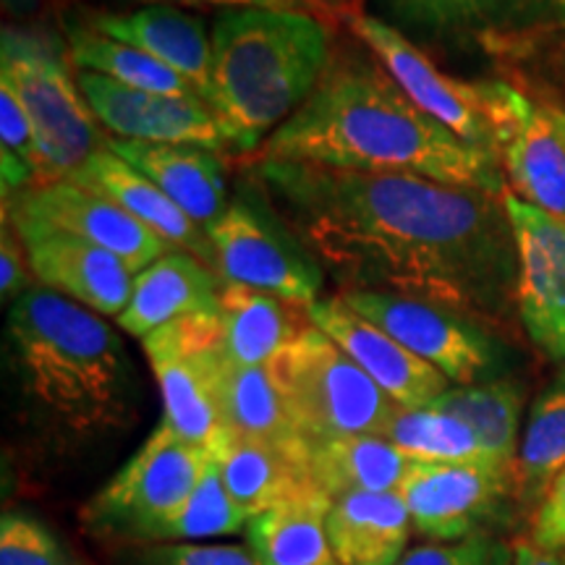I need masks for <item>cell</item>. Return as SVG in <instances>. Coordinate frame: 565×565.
Masks as SVG:
<instances>
[{
	"mask_svg": "<svg viewBox=\"0 0 565 565\" xmlns=\"http://www.w3.org/2000/svg\"><path fill=\"white\" fill-rule=\"evenodd\" d=\"M547 116L553 118V124L557 126V131H561V137L565 139V108H545Z\"/></svg>",
	"mask_w": 565,
	"mask_h": 565,
	"instance_id": "44",
	"label": "cell"
},
{
	"mask_svg": "<svg viewBox=\"0 0 565 565\" xmlns=\"http://www.w3.org/2000/svg\"><path fill=\"white\" fill-rule=\"evenodd\" d=\"M150 565H263L242 545H192L166 542L150 553Z\"/></svg>",
	"mask_w": 565,
	"mask_h": 565,
	"instance_id": "37",
	"label": "cell"
},
{
	"mask_svg": "<svg viewBox=\"0 0 565 565\" xmlns=\"http://www.w3.org/2000/svg\"><path fill=\"white\" fill-rule=\"evenodd\" d=\"M68 181L116 202L118 207L129 212L134 221L158 233L162 242L171 244L173 249L194 254L215 270V254H212L207 231L200 228L179 204L168 200L162 189L154 186L145 173H139L116 152H110L108 147L92 154Z\"/></svg>",
	"mask_w": 565,
	"mask_h": 565,
	"instance_id": "20",
	"label": "cell"
},
{
	"mask_svg": "<svg viewBox=\"0 0 565 565\" xmlns=\"http://www.w3.org/2000/svg\"><path fill=\"white\" fill-rule=\"evenodd\" d=\"M513 565H563V561L557 557V553H547V550L536 547L529 540L513 545Z\"/></svg>",
	"mask_w": 565,
	"mask_h": 565,
	"instance_id": "42",
	"label": "cell"
},
{
	"mask_svg": "<svg viewBox=\"0 0 565 565\" xmlns=\"http://www.w3.org/2000/svg\"><path fill=\"white\" fill-rule=\"evenodd\" d=\"M275 215L343 291L419 299L494 317L519 286L505 204L406 173H351L259 160Z\"/></svg>",
	"mask_w": 565,
	"mask_h": 565,
	"instance_id": "1",
	"label": "cell"
},
{
	"mask_svg": "<svg viewBox=\"0 0 565 565\" xmlns=\"http://www.w3.org/2000/svg\"><path fill=\"white\" fill-rule=\"evenodd\" d=\"M249 513L236 505L231 492L225 490L221 466L212 456L207 469L189 494V500L168 524L162 542H192V540H215V536H231L246 532Z\"/></svg>",
	"mask_w": 565,
	"mask_h": 565,
	"instance_id": "33",
	"label": "cell"
},
{
	"mask_svg": "<svg viewBox=\"0 0 565 565\" xmlns=\"http://www.w3.org/2000/svg\"><path fill=\"white\" fill-rule=\"evenodd\" d=\"M341 565H398L408 553L412 515L395 492H359L338 498L324 519Z\"/></svg>",
	"mask_w": 565,
	"mask_h": 565,
	"instance_id": "23",
	"label": "cell"
},
{
	"mask_svg": "<svg viewBox=\"0 0 565 565\" xmlns=\"http://www.w3.org/2000/svg\"><path fill=\"white\" fill-rule=\"evenodd\" d=\"M545 6L555 13L557 19L565 21V0H545Z\"/></svg>",
	"mask_w": 565,
	"mask_h": 565,
	"instance_id": "45",
	"label": "cell"
},
{
	"mask_svg": "<svg viewBox=\"0 0 565 565\" xmlns=\"http://www.w3.org/2000/svg\"><path fill=\"white\" fill-rule=\"evenodd\" d=\"M324 508H278L252 515L246 524L249 550L263 565H341L328 529Z\"/></svg>",
	"mask_w": 565,
	"mask_h": 565,
	"instance_id": "30",
	"label": "cell"
},
{
	"mask_svg": "<svg viewBox=\"0 0 565 565\" xmlns=\"http://www.w3.org/2000/svg\"><path fill=\"white\" fill-rule=\"evenodd\" d=\"M353 312L440 370L450 383L477 385L498 366V349L469 317L419 299L377 291H341Z\"/></svg>",
	"mask_w": 565,
	"mask_h": 565,
	"instance_id": "11",
	"label": "cell"
},
{
	"mask_svg": "<svg viewBox=\"0 0 565 565\" xmlns=\"http://www.w3.org/2000/svg\"><path fill=\"white\" fill-rule=\"evenodd\" d=\"M503 204L519 252V303L526 333L555 362H565V223L515 194Z\"/></svg>",
	"mask_w": 565,
	"mask_h": 565,
	"instance_id": "14",
	"label": "cell"
},
{
	"mask_svg": "<svg viewBox=\"0 0 565 565\" xmlns=\"http://www.w3.org/2000/svg\"><path fill=\"white\" fill-rule=\"evenodd\" d=\"M207 236L215 254V273L228 286L278 296L299 307L320 299L324 278L320 263L286 225L252 204L233 202Z\"/></svg>",
	"mask_w": 565,
	"mask_h": 565,
	"instance_id": "10",
	"label": "cell"
},
{
	"mask_svg": "<svg viewBox=\"0 0 565 565\" xmlns=\"http://www.w3.org/2000/svg\"><path fill=\"white\" fill-rule=\"evenodd\" d=\"M217 404H221L225 435L270 445L307 440L288 416L267 366H236L225 359Z\"/></svg>",
	"mask_w": 565,
	"mask_h": 565,
	"instance_id": "27",
	"label": "cell"
},
{
	"mask_svg": "<svg viewBox=\"0 0 565 565\" xmlns=\"http://www.w3.org/2000/svg\"><path fill=\"white\" fill-rule=\"evenodd\" d=\"M105 147L145 173L200 228L210 231L231 210L228 179L215 152L192 145H154L134 139H110Z\"/></svg>",
	"mask_w": 565,
	"mask_h": 565,
	"instance_id": "21",
	"label": "cell"
},
{
	"mask_svg": "<svg viewBox=\"0 0 565 565\" xmlns=\"http://www.w3.org/2000/svg\"><path fill=\"white\" fill-rule=\"evenodd\" d=\"M53 0H3V11L13 19H32Z\"/></svg>",
	"mask_w": 565,
	"mask_h": 565,
	"instance_id": "43",
	"label": "cell"
},
{
	"mask_svg": "<svg viewBox=\"0 0 565 565\" xmlns=\"http://www.w3.org/2000/svg\"><path fill=\"white\" fill-rule=\"evenodd\" d=\"M565 469V370L534 401L513 471V500L536 511Z\"/></svg>",
	"mask_w": 565,
	"mask_h": 565,
	"instance_id": "29",
	"label": "cell"
},
{
	"mask_svg": "<svg viewBox=\"0 0 565 565\" xmlns=\"http://www.w3.org/2000/svg\"><path fill=\"white\" fill-rule=\"evenodd\" d=\"M296 429L307 440L383 437L398 404L353 359L309 324L267 364Z\"/></svg>",
	"mask_w": 565,
	"mask_h": 565,
	"instance_id": "5",
	"label": "cell"
},
{
	"mask_svg": "<svg viewBox=\"0 0 565 565\" xmlns=\"http://www.w3.org/2000/svg\"><path fill=\"white\" fill-rule=\"evenodd\" d=\"M97 121L121 139L154 145H192L210 152L244 150V141L202 97H175L134 89L126 84L79 71L76 76Z\"/></svg>",
	"mask_w": 565,
	"mask_h": 565,
	"instance_id": "12",
	"label": "cell"
},
{
	"mask_svg": "<svg viewBox=\"0 0 565 565\" xmlns=\"http://www.w3.org/2000/svg\"><path fill=\"white\" fill-rule=\"evenodd\" d=\"M139 3H179V6H223V9H270L307 13V17L322 19L324 24L335 19H349L353 11L349 0H139Z\"/></svg>",
	"mask_w": 565,
	"mask_h": 565,
	"instance_id": "36",
	"label": "cell"
},
{
	"mask_svg": "<svg viewBox=\"0 0 565 565\" xmlns=\"http://www.w3.org/2000/svg\"><path fill=\"white\" fill-rule=\"evenodd\" d=\"M0 147L24 160L40 179V152L30 116L21 108L17 95L3 84H0Z\"/></svg>",
	"mask_w": 565,
	"mask_h": 565,
	"instance_id": "38",
	"label": "cell"
},
{
	"mask_svg": "<svg viewBox=\"0 0 565 565\" xmlns=\"http://www.w3.org/2000/svg\"><path fill=\"white\" fill-rule=\"evenodd\" d=\"M87 30L152 55L173 68L210 103L212 34L204 21L175 6L154 3L129 13H95Z\"/></svg>",
	"mask_w": 565,
	"mask_h": 565,
	"instance_id": "19",
	"label": "cell"
},
{
	"mask_svg": "<svg viewBox=\"0 0 565 565\" xmlns=\"http://www.w3.org/2000/svg\"><path fill=\"white\" fill-rule=\"evenodd\" d=\"M0 565H76V561L32 515L6 513L0 521Z\"/></svg>",
	"mask_w": 565,
	"mask_h": 565,
	"instance_id": "34",
	"label": "cell"
},
{
	"mask_svg": "<svg viewBox=\"0 0 565 565\" xmlns=\"http://www.w3.org/2000/svg\"><path fill=\"white\" fill-rule=\"evenodd\" d=\"M524 393L511 380L448 387L429 408L456 416L482 443L492 466L513 475L519 458V424Z\"/></svg>",
	"mask_w": 565,
	"mask_h": 565,
	"instance_id": "28",
	"label": "cell"
},
{
	"mask_svg": "<svg viewBox=\"0 0 565 565\" xmlns=\"http://www.w3.org/2000/svg\"><path fill=\"white\" fill-rule=\"evenodd\" d=\"M162 395V422L183 440L221 448L225 427L217 385L225 362L217 312L181 317L141 341Z\"/></svg>",
	"mask_w": 565,
	"mask_h": 565,
	"instance_id": "9",
	"label": "cell"
},
{
	"mask_svg": "<svg viewBox=\"0 0 565 565\" xmlns=\"http://www.w3.org/2000/svg\"><path fill=\"white\" fill-rule=\"evenodd\" d=\"M330 68V30L307 13L225 11L212 26L210 105L254 150L280 129Z\"/></svg>",
	"mask_w": 565,
	"mask_h": 565,
	"instance_id": "4",
	"label": "cell"
},
{
	"mask_svg": "<svg viewBox=\"0 0 565 565\" xmlns=\"http://www.w3.org/2000/svg\"><path fill=\"white\" fill-rule=\"evenodd\" d=\"M351 173H406L498 194L492 158L416 108L387 71L338 61L309 100L265 141L263 158Z\"/></svg>",
	"mask_w": 565,
	"mask_h": 565,
	"instance_id": "2",
	"label": "cell"
},
{
	"mask_svg": "<svg viewBox=\"0 0 565 565\" xmlns=\"http://www.w3.org/2000/svg\"><path fill=\"white\" fill-rule=\"evenodd\" d=\"M9 356L21 393L74 437L124 429L137 414V380L121 335L82 303L30 288L11 303Z\"/></svg>",
	"mask_w": 565,
	"mask_h": 565,
	"instance_id": "3",
	"label": "cell"
},
{
	"mask_svg": "<svg viewBox=\"0 0 565 565\" xmlns=\"http://www.w3.org/2000/svg\"><path fill=\"white\" fill-rule=\"evenodd\" d=\"M68 58L74 66H79V71H95V74L121 82L126 87L175 97H202L181 74L162 66L152 55L103 38L87 26H76L68 32Z\"/></svg>",
	"mask_w": 565,
	"mask_h": 565,
	"instance_id": "31",
	"label": "cell"
},
{
	"mask_svg": "<svg viewBox=\"0 0 565 565\" xmlns=\"http://www.w3.org/2000/svg\"><path fill=\"white\" fill-rule=\"evenodd\" d=\"M212 456L221 466L225 490L249 519L278 508H333L309 469V440L270 445L225 435Z\"/></svg>",
	"mask_w": 565,
	"mask_h": 565,
	"instance_id": "18",
	"label": "cell"
},
{
	"mask_svg": "<svg viewBox=\"0 0 565 565\" xmlns=\"http://www.w3.org/2000/svg\"><path fill=\"white\" fill-rule=\"evenodd\" d=\"M424 540L461 542L484 532L513 498V475L487 463L412 461L398 487Z\"/></svg>",
	"mask_w": 565,
	"mask_h": 565,
	"instance_id": "13",
	"label": "cell"
},
{
	"mask_svg": "<svg viewBox=\"0 0 565 565\" xmlns=\"http://www.w3.org/2000/svg\"><path fill=\"white\" fill-rule=\"evenodd\" d=\"M398 565H513V547L492 534H477L461 542L414 547Z\"/></svg>",
	"mask_w": 565,
	"mask_h": 565,
	"instance_id": "35",
	"label": "cell"
},
{
	"mask_svg": "<svg viewBox=\"0 0 565 565\" xmlns=\"http://www.w3.org/2000/svg\"><path fill=\"white\" fill-rule=\"evenodd\" d=\"M3 210H11V217L55 225L84 242L103 246L118 259H124L134 273H141L173 252L171 244L162 242L158 233L145 228L139 221H134L116 202L92 194L71 181L40 183V186L26 189L11 202H6Z\"/></svg>",
	"mask_w": 565,
	"mask_h": 565,
	"instance_id": "16",
	"label": "cell"
},
{
	"mask_svg": "<svg viewBox=\"0 0 565 565\" xmlns=\"http://www.w3.org/2000/svg\"><path fill=\"white\" fill-rule=\"evenodd\" d=\"M500 158L519 200L565 223V139L545 108L521 97L515 121L500 141Z\"/></svg>",
	"mask_w": 565,
	"mask_h": 565,
	"instance_id": "24",
	"label": "cell"
},
{
	"mask_svg": "<svg viewBox=\"0 0 565 565\" xmlns=\"http://www.w3.org/2000/svg\"><path fill=\"white\" fill-rule=\"evenodd\" d=\"M11 225L24 246L32 275L42 286L100 317L118 320L124 315L137 278L124 259L55 225L24 217H11Z\"/></svg>",
	"mask_w": 565,
	"mask_h": 565,
	"instance_id": "15",
	"label": "cell"
},
{
	"mask_svg": "<svg viewBox=\"0 0 565 565\" xmlns=\"http://www.w3.org/2000/svg\"><path fill=\"white\" fill-rule=\"evenodd\" d=\"M532 542L547 553H565V469L532 513Z\"/></svg>",
	"mask_w": 565,
	"mask_h": 565,
	"instance_id": "39",
	"label": "cell"
},
{
	"mask_svg": "<svg viewBox=\"0 0 565 565\" xmlns=\"http://www.w3.org/2000/svg\"><path fill=\"white\" fill-rule=\"evenodd\" d=\"M412 458L385 437L356 435L309 440V469L330 500L359 492H395Z\"/></svg>",
	"mask_w": 565,
	"mask_h": 565,
	"instance_id": "26",
	"label": "cell"
},
{
	"mask_svg": "<svg viewBox=\"0 0 565 565\" xmlns=\"http://www.w3.org/2000/svg\"><path fill=\"white\" fill-rule=\"evenodd\" d=\"M385 440H391L401 454L422 463H490L482 443L456 416L437 408H404L387 424ZM498 469V466H494Z\"/></svg>",
	"mask_w": 565,
	"mask_h": 565,
	"instance_id": "32",
	"label": "cell"
},
{
	"mask_svg": "<svg viewBox=\"0 0 565 565\" xmlns=\"http://www.w3.org/2000/svg\"><path fill=\"white\" fill-rule=\"evenodd\" d=\"M307 315L315 328L333 338L398 406L424 408L450 387V380L440 370L401 345L366 317L353 312L341 296L317 299L307 307Z\"/></svg>",
	"mask_w": 565,
	"mask_h": 565,
	"instance_id": "17",
	"label": "cell"
},
{
	"mask_svg": "<svg viewBox=\"0 0 565 565\" xmlns=\"http://www.w3.org/2000/svg\"><path fill=\"white\" fill-rule=\"evenodd\" d=\"M563 565H565V557H563Z\"/></svg>",
	"mask_w": 565,
	"mask_h": 565,
	"instance_id": "46",
	"label": "cell"
},
{
	"mask_svg": "<svg viewBox=\"0 0 565 565\" xmlns=\"http://www.w3.org/2000/svg\"><path fill=\"white\" fill-rule=\"evenodd\" d=\"M212 454L183 440L166 422L147 437L110 484L92 498L84 519L108 534L162 542V534L200 484Z\"/></svg>",
	"mask_w": 565,
	"mask_h": 565,
	"instance_id": "8",
	"label": "cell"
},
{
	"mask_svg": "<svg viewBox=\"0 0 565 565\" xmlns=\"http://www.w3.org/2000/svg\"><path fill=\"white\" fill-rule=\"evenodd\" d=\"M68 55L42 32L6 26L0 84L30 116L40 152V183L68 181L105 147L87 97L68 71Z\"/></svg>",
	"mask_w": 565,
	"mask_h": 565,
	"instance_id": "6",
	"label": "cell"
},
{
	"mask_svg": "<svg viewBox=\"0 0 565 565\" xmlns=\"http://www.w3.org/2000/svg\"><path fill=\"white\" fill-rule=\"evenodd\" d=\"M30 259L21 252V238L11 233L9 221L3 217V233H0V296L6 303H13L19 296L30 291Z\"/></svg>",
	"mask_w": 565,
	"mask_h": 565,
	"instance_id": "40",
	"label": "cell"
},
{
	"mask_svg": "<svg viewBox=\"0 0 565 565\" xmlns=\"http://www.w3.org/2000/svg\"><path fill=\"white\" fill-rule=\"evenodd\" d=\"M223 278L194 254L173 249L137 273L129 307L118 317L124 333L145 341L181 317L217 312Z\"/></svg>",
	"mask_w": 565,
	"mask_h": 565,
	"instance_id": "22",
	"label": "cell"
},
{
	"mask_svg": "<svg viewBox=\"0 0 565 565\" xmlns=\"http://www.w3.org/2000/svg\"><path fill=\"white\" fill-rule=\"evenodd\" d=\"M217 320L225 359L236 366H267L312 324L307 307L228 282L217 303Z\"/></svg>",
	"mask_w": 565,
	"mask_h": 565,
	"instance_id": "25",
	"label": "cell"
},
{
	"mask_svg": "<svg viewBox=\"0 0 565 565\" xmlns=\"http://www.w3.org/2000/svg\"><path fill=\"white\" fill-rule=\"evenodd\" d=\"M494 0H408L414 11L424 13L427 19H461L475 17L479 11H487Z\"/></svg>",
	"mask_w": 565,
	"mask_h": 565,
	"instance_id": "41",
	"label": "cell"
},
{
	"mask_svg": "<svg viewBox=\"0 0 565 565\" xmlns=\"http://www.w3.org/2000/svg\"><path fill=\"white\" fill-rule=\"evenodd\" d=\"M345 24L377 55L416 108L487 158H500V139L511 129L521 92L505 84H466L443 74L395 26L362 11H353Z\"/></svg>",
	"mask_w": 565,
	"mask_h": 565,
	"instance_id": "7",
	"label": "cell"
}]
</instances>
